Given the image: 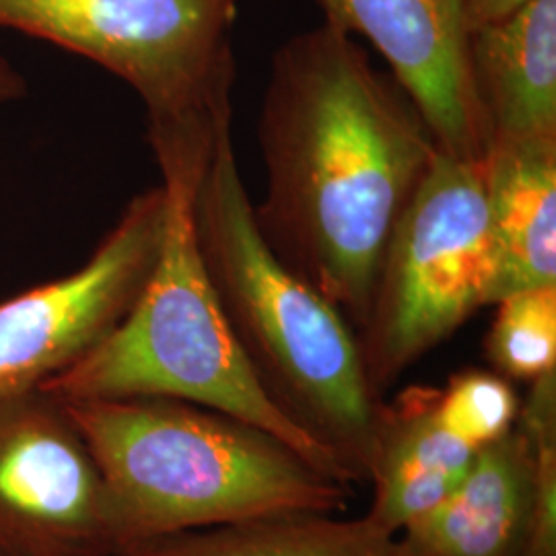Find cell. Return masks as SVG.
Returning a JSON list of instances; mask_svg holds the SVG:
<instances>
[{
  "label": "cell",
  "mask_w": 556,
  "mask_h": 556,
  "mask_svg": "<svg viewBox=\"0 0 556 556\" xmlns=\"http://www.w3.org/2000/svg\"><path fill=\"white\" fill-rule=\"evenodd\" d=\"M258 132L260 236L358 330L438 142L397 80L328 21L275 52Z\"/></svg>",
  "instance_id": "1"
},
{
  "label": "cell",
  "mask_w": 556,
  "mask_h": 556,
  "mask_svg": "<svg viewBox=\"0 0 556 556\" xmlns=\"http://www.w3.org/2000/svg\"><path fill=\"white\" fill-rule=\"evenodd\" d=\"M62 402L100 468L116 551L256 517L337 514L351 497V484L324 475L280 439L199 404Z\"/></svg>",
  "instance_id": "2"
},
{
  "label": "cell",
  "mask_w": 556,
  "mask_h": 556,
  "mask_svg": "<svg viewBox=\"0 0 556 556\" xmlns=\"http://www.w3.org/2000/svg\"><path fill=\"white\" fill-rule=\"evenodd\" d=\"M194 225L225 318L266 394L355 482L367 480L381 397L357 334L260 236L231 128L220 132L200 179Z\"/></svg>",
  "instance_id": "3"
},
{
  "label": "cell",
  "mask_w": 556,
  "mask_h": 556,
  "mask_svg": "<svg viewBox=\"0 0 556 556\" xmlns=\"http://www.w3.org/2000/svg\"><path fill=\"white\" fill-rule=\"evenodd\" d=\"M211 155L188 149L155 153L167 208L151 277L118 326L40 390L60 400L172 397L199 404L258 427L324 475L353 484L344 464L266 394L225 318L194 225V199Z\"/></svg>",
  "instance_id": "4"
},
{
  "label": "cell",
  "mask_w": 556,
  "mask_h": 556,
  "mask_svg": "<svg viewBox=\"0 0 556 556\" xmlns=\"http://www.w3.org/2000/svg\"><path fill=\"white\" fill-rule=\"evenodd\" d=\"M239 0H0V27L56 43L128 83L151 147L213 149L231 128Z\"/></svg>",
  "instance_id": "5"
},
{
  "label": "cell",
  "mask_w": 556,
  "mask_h": 556,
  "mask_svg": "<svg viewBox=\"0 0 556 556\" xmlns=\"http://www.w3.org/2000/svg\"><path fill=\"white\" fill-rule=\"evenodd\" d=\"M493 277L484 157L439 149L390 236L358 328L376 396L489 305Z\"/></svg>",
  "instance_id": "6"
},
{
  "label": "cell",
  "mask_w": 556,
  "mask_h": 556,
  "mask_svg": "<svg viewBox=\"0 0 556 556\" xmlns=\"http://www.w3.org/2000/svg\"><path fill=\"white\" fill-rule=\"evenodd\" d=\"M165 190L151 188L79 270L0 301V400L40 390L130 312L160 256Z\"/></svg>",
  "instance_id": "7"
},
{
  "label": "cell",
  "mask_w": 556,
  "mask_h": 556,
  "mask_svg": "<svg viewBox=\"0 0 556 556\" xmlns=\"http://www.w3.org/2000/svg\"><path fill=\"white\" fill-rule=\"evenodd\" d=\"M100 468L64 402L0 400V556H114Z\"/></svg>",
  "instance_id": "8"
},
{
  "label": "cell",
  "mask_w": 556,
  "mask_h": 556,
  "mask_svg": "<svg viewBox=\"0 0 556 556\" xmlns=\"http://www.w3.org/2000/svg\"><path fill=\"white\" fill-rule=\"evenodd\" d=\"M326 21L371 41L439 149L482 160L486 130L470 75L462 0H316Z\"/></svg>",
  "instance_id": "9"
},
{
  "label": "cell",
  "mask_w": 556,
  "mask_h": 556,
  "mask_svg": "<svg viewBox=\"0 0 556 556\" xmlns=\"http://www.w3.org/2000/svg\"><path fill=\"white\" fill-rule=\"evenodd\" d=\"M556 413V376L532 381L509 433L477 450L468 475L438 507L404 526L394 556H517L536 516L540 425Z\"/></svg>",
  "instance_id": "10"
},
{
  "label": "cell",
  "mask_w": 556,
  "mask_h": 556,
  "mask_svg": "<svg viewBox=\"0 0 556 556\" xmlns=\"http://www.w3.org/2000/svg\"><path fill=\"white\" fill-rule=\"evenodd\" d=\"M468 60L486 149L556 142V0L470 31Z\"/></svg>",
  "instance_id": "11"
},
{
  "label": "cell",
  "mask_w": 556,
  "mask_h": 556,
  "mask_svg": "<svg viewBox=\"0 0 556 556\" xmlns=\"http://www.w3.org/2000/svg\"><path fill=\"white\" fill-rule=\"evenodd\" d=\"M475 456L477 450L439 420L438 388H406L390 404H379L367 472L374 501L365 516L396 536L456 491Z\"/></svg>",
  "instance_id": "12"
},
{
  "label": "cell",
  "mask_w": 556,
  "mask_h": 556,
  "mask_svg": "<svg viewBox=\"0 0 556 556\" xmlns=\"http://www.w3.org/2000/svg\"><path fill=\"white\" fill-rule=\"evenodd\" d=\"M484 184L495 252L489 305L556 285V142L489 147Z\"/></svg>",
  "instance_id": "13"
},
{
  "label": "cell",
  "mask_w": 556,
  "mask_h": 556,
  "mask_svg": "<svg viewBox=\"0 0 556 556\" xmlns=\"http://www.w3.org/2000/svg\"><path fill=\"white\" fill-rule=\"evenodd\" d=\"M394 540L367 516L301 511L147 538L114 556H394Z\"/></svg>",
  "instance_id": "14"
},
{
  "label": "cell",
  "mask_w": 556,
  "mask_h": 556,
  "mask_svg": "<svg viewBox=\"0 0 556 556\" xmlns=\"http://www.w3.org/2000/svg\"><path fill=\"white\" fill-rule=\"evenodd\" d=\"M495 305L484 344L495 374L534 381L556 371V285L517 291Z\"/></svg>",
  "instance_id": "15"
},
{
  "label": "cell",
  "mask_w": 556,
  "mask_h": 556,
  "mask_svg": "<svg viewBox=\"0 0 556 556\" xmlns=\"http://www.w3.org/2000/svg\"><path fill=\"white\" fill-rule=\"evenodd\" d=\"M519 406L509 379L482 369L459 371L445 388H438L439 420L472 450L509 433Z\"/></svg>",
  "instance_id": "16"
},
{
  "label": "cell",
  "mask_w": 556,
  "mask_h": 556,
  "mask_svg": "<svg viewBox=\"0 0 556 556\" xmlns=\"http://www.w3.org/2000/svg\"><path fill=\"white\" fill-rule=\"evenodd\" d=\"M542 478L536 516L517 556H556V415L540 425Z\"/></svg>",
  "instance_id": "17"
},
{
  "label": "cell",
  "mask_w": 556,
  "mask_h": 556,
  "mask_svg": "<svg viewBox=\"0 0 556 556\" xmlns=\"http://www.w3.org/2000/svg\"><path fill=\"white\" fill-rule=\"evenodd\" d=\"M530 0H462V11L468 31H477L484 25L497 23L514 15Z\"/></svg>",
  "instance_id": "18"
},
{
  "label": "cell",
  "mask_w": 556,
  "mask_h": 556,
  "mask_svg": "<svg viewBox=\"0 0 556 556\" xmlns=\"http://www.w3.org/2000/svg\"><path fill=\"white\" fill-rule=\"evenodd\" d=\"M23 93H25V80L11 66V62L0 56V103L17 100Z\"/></svg>",
  "instance_id": "19"
}]
</instances>
